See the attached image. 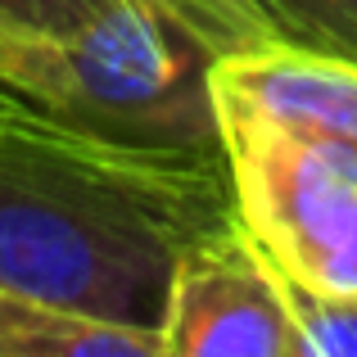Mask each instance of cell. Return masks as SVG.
Wrapping results in <instances>:
<instances>
[{
	"label": "cell",
	"mask_w": 357,
	"mask_h": 357,
	"mask_svg": "<svg viewBox=\"0 0 357 357\" xmlns=\"http://www.w3.org/2000/svg\"><path fill=\"white\" fill-rule=\"evenodd\" d=\"M236 218L227 149L105 140L23 100L0 127V289L158 331L181 253Z\"/></svg>",
	"instance_id": "1"
},
{
	"label": "cell",
	"mask_w": 357,
	"mask_h": 357,
	"mask_svg": "<svg viewBox=\"0 0 357 357\" xmlns=\"http://www.w3.org/2000/svg\"><path fill=\"white\" fill-rule=\"evenodd\" d=\"M218 54L145 0H109L73 36H36L14 91L59 122L122 145L222 149Z\"/></svg>",
	"instance_id": "2"
},
{
	"label": "cell",
	"mask_w": 357,
	"mask_h": 357,
	"mask_svg": "<svg viewBox=\"0 0 357 357\" xmlns=\"http://www.w3.org/2000/svg\"><path fill=\"white\" fill-rule=\"evenodd\" d=\"M240 227L285 280L357 294V140L222 118Z\"/></svg>",
	"instance_id": "3"
},
{
	"label": "cell",
	"mask_w": 357,
	"mask_h": 357,
	"mask_svg": "<svg viewBox=\"0 0 357 357\" xmlns=\"http://www.w3.org/2000/svg\"><path fill=\"white\" fill-rule=\"evenodd\" d=\"M163 353L303 357L285 280L240 227V213L181 253L163 321Z\"/></svg>",
	"instance_id": "4"
},
{
	"label": "cell",
	"mask_w": 357,
	"mask_h": 357,
	"mask_svg": "<svg viewBox=\"0 0 357 357\" xmlns=\"http://www.w3.org/2000/svg\"><path fill=\"white\" fill-rule=\"evenodd\" d=\"M213 105L222 118L280 122L357 140V59L276 41L213 59Z\"/></svg>",
	"instance_id": "5"
},
{
	"label": "cell",
	"mask_w": 357,
	"mask_h": 357,
	"mask_svg": "<svg viewBox=\"0 0 357 357\" xmlns=\"http://www.w3.org/2000/svg\"><path fill=\"white\" fill-rule=\"evenodd\" d=\"M0 357H167L158 331L100 321L0 289Z\"/></svg>",
	"instance_id": "6"
},
{
	"label": "cell",
	"mask_w": 357,
	"mask_h": 357,
	"mask_svg": "<svg viewBox=\"0 0 357 357\" xmlns=\"http://www.w3.org/2000/svg\"><path fill=\"white\" fill-rule=\"evenodd\" d=\"M145 5L181 23L190 36H199L218 59L289 41L285 23L271 14L267 0H145Z\"/></svg>",
	"instance_id": "7"
},
{
	"label": "cell",
	"mask_w": 357,
	"mask_h": 357,
	"mask_svg": "<svg viewBox=\"0 0 357 357\" xmlns=\"http://www.w3.org/2000/svg\"><path fill=\"white\" fill-rule=\"evenodd\" d=\"M285 298L303 357H357V294H317L285 280Z\"/></svg>",
	"instance_id": "8"
},
{
	"label": "cell",
	"mask_w": 357,
	"mask_h": 357,
	"mask_svg": "<svg viewBox=\"0 0 357 357\" xmlns=\"http://www.w3.org/2000/svg\"><path fill=\"white\" fill-rule=\"evenodd\" d=\"M294 45L357 59V0H267Z\"/></svg>",
	"instance_id": "9"
},
{
	"label": "cell",
	"mask_w": 357,
	"mask_h": 357,
	"mask_svg": "<svg viewBox=\"0 0 357 357\" xmlns=\"http://www.w3.org/2000/svg\"><path fill=\"white\" fill-rule=\"evenodd\" d=\"M109 0H0V14L41 36H73L105 9Z\"/></svg>",
	"instance_id": "10"
},
{
	"label": "cell",
	"mask_w": 357,
	"mask_h": 357,
	"mask_svg": "<svg viewBox=\"0 0 357 357\" xmlns=\"http://www.w3.org/2000/svg\"><path fill=\"white\" fill-rule=\"evenodd\" d=\"M36 36H41V32H27V27H18L14 18L0 14V82L14 86V73L23 68V54L32 50Z\"/></svg>",
	"instance_id": "11"
},
{
	"label": "cell",
	"mask_w": 357,
	"mask_h": 357,
	"mask_svg": "<svg viewBox=\"0 0 357 357\" xmlns=\"http://www.w3.org/2000/svg\"><path fill=\"white\" fill-rule=\"evenodd\" d=\"M23 100H27V96H18V91L9 86V82H0V127L9 122V114H14V109L23 105Z\"/></svg>",
	"instance_id": "12"
}]
</instances>
